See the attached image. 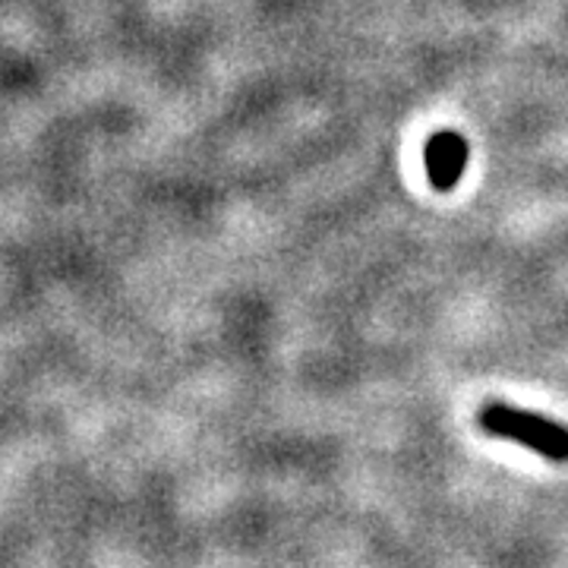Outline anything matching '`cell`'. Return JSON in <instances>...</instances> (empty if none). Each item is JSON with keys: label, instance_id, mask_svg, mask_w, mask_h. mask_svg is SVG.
Instances as JSON below:
<instances>
[{"label": "cell", "instance_id": "1", "mask_svg": "<svg viewBox=\"0 0 568 568\" xmlns=\"http://www.w3.org/2000/svg\"><path fill=\"white\" fill-rule=\"evenodd\" d=\"M480 426L489 436L511 439L549 462H568V426L547 420L544 414L508 405H487L480 410Z\"/></svg>", "mask_w": 568, "mask_h": 568}, {"label": "cell", "instance_id": "2", "mask_svg": "<svg viewBox=\"0 0 568 568\" xmlns=\"http://www.w3.org/2000/svg\"><path fill=\"white\" fill-rule=\"evenodd\" d=\"M467 159H470V145L458 130L433 133L424 152L426 181L433 183V190H439V193H452L465 178Z\"/></svg>", "mask_w": 568, "mask_h": 568}]
</instances>
